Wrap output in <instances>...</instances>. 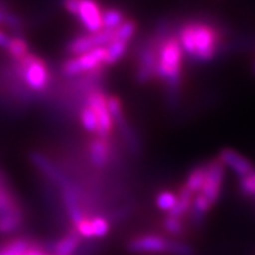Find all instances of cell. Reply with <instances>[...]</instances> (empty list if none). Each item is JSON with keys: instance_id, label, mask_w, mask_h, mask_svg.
Returning a JSON list of instances; mask_svg holds the SVG:
<instances>
[{"instance_id": "6da1fadb", "label": "cell", "mask_w": 255, "mask_h": 255, "mask_svg": "<svg viewBox=\"0 0 255 255\" xmlns=\"http://www.w3.org/2000/svg\"><path fill=\"white\" fill-rule=\"evenodd\" d=\"M228 34L223 25L203 20H189L176 30L182 52L194 63H210L229 50Z\"/></svg>"}, {"instance_id": "7a4b0ae2", "label": "cell", "mask_w": 255, "mask_h": 255, "mask_svg": "<svg viewBox=\"0 0 255 255\" xmlns=\"http://www.w3.org/2000/svg\"><path fill=\"white\" fill-rule=\"evenodd\" d=\"M9 64L14 76L34 94H43L48 90L52 74L43 59L29 52L20 60H9Z\"/></svg>"}, {"instance_id": "3957f363", "label": "cell", "mask_w": 255, "mask_h": 255, "mask_svg": "<svg viewBox=\"0 0 255 255\" xmlns=\"http://www.w3.org/2000/svg\"><path fill=\"white\" fill-rule=\"evenodd\" d=\"M106 68V50L104 47H97L80 56L69 57L68 60L64 61L61 64V74L68 80H71Z\"/></svg>"}, {"instance_id": "277c9868", "label": "cell", "mask_w": 255, "mask_h": 255, "mask_svg": "<svg viewBox=\"0 0 255 255\" xmlns=\"http://www.w3.org/2000/svg\"><path fill=\"white\" fill-rule=\"evenodd\" d=\"M225 175H227V169L218 158L206 163L205 182L199 193L207 199L212 207L218 203L220 198L223 186H224Z\"/></svg>"}, {"instance_id": "5b68a950", "label": "cell", "mask_w": 255, "mask_h": 255, "mask_svg": "<svg viewBox=\"0 0 255 255\" xmlns=\"http://www.w3.org/2000/svg\"><path fill=\"white\" fill-rule=\"evenodd\" d=\"M84 103L89 104L93 111L97 115L98 130L95 137L111 138L114 134V121L107 108V95L102 91V89H97L90 91L85 97Z\"/></svg>"}, {"instance_id": "8992f818", "label": "cell", "mask_w": 255, "mask_h": 255, "mask_svg": "<svg viewBox=\"0 0 255 255\" xmlns=\"http://www.w3.org/2000/svg\"><path fill=\"white\" fill-rule=\"evenodd\" d=\"M89 163L97 171H103L116 159V147L111 138L95 137L88 146Z\"/></svg>"}, {"instance_id": "52a82bcc", "label": "cell", "mask_w": 255, "mask_h": 255, "mask_svg": "<svg viewBox=\"0 0 255 255\" xmlns=\"http://www.w3.org/2000/svg\"><path fill=\"white\" fill-rule=\"evenodd\" d=\"M169 237L148 233L137 236L128 242V252L139 255H167Z\"/></svg>"}, {"instance_id": "ba28073f", "label": "cell", "mask_w": 255, "mask_h": 255, "mask_svg": "<svg viewBox=\"0 0 255 255\" xmlns=\"http://www.w3.org/2000/svg\"><path fill=\"white\" fill-rule=\"evenodd\" d=\"M102 10L97 0H81L77 18L88 34H94L103 30Z\"/></svg>"}, {"instance_id": "9c48e42d", "label": "cell", "mask_w": 255, "mask_h": 255, "mask_svg": "<svg viewBox=\"0 0 255 255\" xmlns=\"http://www.w3.org/2000/svg\"><path fill=\"white\" fill-rule=\"evenodd\" d=\"M218 159L222 161L225 169L228 168L229 171L233 172L239 178L246 177L255 171V167L252 161L231 147H225L220 150Z\"/></svg>"}, {"instance_id": "30bf717a", "label": "cell", "mask_w": 255, "mask_h": 255, "mask_svg": "<svg viewBox=\"0 0 255 255\" xmlns=\"http://www.w3.org/2000/svg\"><path fill=\"white\" fill-rule=\"evenodd\" d=\"M30 161L33 163V165L37 168L38 171L44 176V178L47 180L50 184L55 185L56 188H59L60 185H63L65 182V180L68 178V176H65L61 172V169L57 165H55L51 159H48L46 155H43L42 152L33 151L30 154Z\"/></svg>"}, {"instance_id": "8fae6325", "label": "cell", "mask_w": 255, "mask_h": 255, "mask_svg": "<svg viewBox=\"0 0 255 255\" xmlns=\"http://www.w3.org/2000/svg\"><path fill=\"white\" fill-rule=\"evenodd\" d=\"M82 240L84 239L72 227L61 239L44 244L43 246L51 255H74L80 249Z\"/></svg>"}, {"instance_id": "7c38bea8", "label": "cell", "mask_w": 255, "mask_h": 255, "mask_svg": "<svg viewBox=\"0 0 255 255\" xmlns=\"http://www.w3.org/2000/svg\"><path fill=\"white\" fill-rule=\"evenodd\" d=\"M25 222L24 208L20 207L13 211L0 215V235L7 236L22 228Z\"/></svg>"}, {"instance_id": "4fadbf2b", "label": "cell", "mask_w": 255, "mask_h": 255, "mask_svg": "<svg viewBox=\"0 0 255 255\" xmlns=\"http://www.w3.org/2000/svg\"><path fill=\"white\" fill-rule=\"evenodd\" d=\"M97 40H95L94 34H81L74 37L73 39L69 40L67 44V54L71 55L72 57L80 56V55L88 52V51L93 50V48H97Z\"/></svg>"}, {"instance_id": "5bb4252c", "label": "cell", "mask_w": 255, "mask_h": 255, "mask_svg": "<svg viewBox=\"0 0 255 255\" xmlns=\"http://www.w3.org/2000/svg\"><path fill=\"white\" fill-rule=\"evenodd\" d=\"M194 195L195 194H193L185 185H182L181 188H180V190H178L176 207L173 208L168 215L175 216V218L182 219V220H184V219L189 215V212H190L191 203H193Z\"/></svg>"}, {"instance_id": "9a60e30c", "label": "cell", "mask_w": 255, "mask_h": 255, "mask_svg": "<svg viewBox=\"0 0 255 255\" xmlns=\"http://www.w3.org/2000/svg\"><path fill=\"white\" fill-rule=\"evenodd\" d=\"M5 52H7L9 60H20L30 52V48H29L27 40L24 37H21V35L13 37L12 35L8 47L5 48Z\"/></svg>"}, {"instance_id": "2e32d148", "label": "cell", "mask_w": 255, "mask_h": 255, "mask_svg": "<svg viewBox=\"0 0 255 255\" xmlns=\"http://www.w3.org/2000/svg\"><path fill=\"white\" fill-rule=\"evenodd\" d=\"M106 50V65H115L119 60H121L128 51V43L123 40L114 39L104 47Z\"/></svg>"}, {"instance_id": "e0dca14e", "label": "cell", "mask_w": 255, "mask_h": 255, "mask_svg": "<svg viewBox=\"0 0 255 255\" xmlns=\"http://www.w3.org/2000/svg\"><path fill=\"white\" fill-rule=\"evenodd\" d=\"M205 176H206V163L201 165H197L195 168H193L189 175L186 176V180H185V186L189 189V190L193 193V194H198L201 191L202 186H203V182H205Z\"/></svg>"}, {"instance_id": "ac0fdd59", "label": "cell", "mask_w": 255, "mask_h": 255, "mask_svg": "<svg viewBox=\"0 0 255 255\" xmlns=\"http://www.w3.org/2000/svg\"><path fill=\"white\" fill-rule=\"evenodd\" d=\"M81 127L84 128L85 131H88L90 134H97L98 130V120L97 115L93 111V108L89 104L84 103V106L80 108V114H78Z\"/></svg>"}, {"instance_id": "d6986e66", "label": "cell", "mask_w": 255, "mask_h": 255, "mask_svg": "<svg viewBox=\"0 0 255 255\" xmlns=\"http://www.w3.org/2000/svg\"><path fill=\"white\" fill-rule=\"evenodd\" d=\"M89 222H90L91 240L102 239L104 236H107L110 229H111L110 219L106 218V216L91 215L89 216Z\"/></svg>"}, {"instance_id": "ffe728a7", "label": "cell", "mask_w": 255, "mask_h": 255, "mask_svg": "<svg viewBox=\"0 0 255 255\" xmlns=\"http://www.w3.org/2000/svg\"><path fill=\"white\" fill-rule=\"evenodd\" d=\"M125 21L124 13L120 9L116 8H107L102 10V22H103V29L108 30H115L118 29Z\"/></svg>"}, {"instance_id": "44dd1931", "label": "cell", "mask_w": 255, "mask_h": 255, "mask_svg": "<svg viewBox=\"0 0 255 255\" xmlns=\"http://www.w3.org/2000/svg\"><path fill=\"white\" fill-rule=\"evenodd\" d=\"M163 229L167 232L168 235L173 236V237H184L185 233H186L184 220L171 215H167V218L163 220Z\"/></svg>"}, {"instance_id": "7402d4cb", "label": "cell", "mask_w": 255, "mask_h": 255, "mask_svg": "<svg viewBox=\"0 0 255 255\" xmlns=\"http://www.w3.org/2000/svg\"><path fill=\"white\" fill-rule=\"evenodd\" d=\"M135 31H137V22L134 20H125L118 29H115L114 39L129 43V40L134 37Z\"/></svg>"}, {"instance_id": "603a6c76", "label": "cell", "mask_w": 255, "mask_h": 255, "mask_svg": "<svg viewBox=\"0 0 255 255\" xmlns=\"http://www.w3.org/2000/svg\"><path fill=\"white\" fill-rule=\"evenodd\" d=\"M167 255H195V249L182 240L169 239Z\"/></svg>"}, {"instance_id": "cb8c5ba5", "label": "cell", "mask_w": 255, "mask_h": 255, "mask_svg": "<svg viewBox=\"0 0 255 255\" xmlns=\"http://www.w3.org/2000/svg\"><path fill=\"white\" fill-rule=\"evenodd\" d=\"M176 203H177V195L175 193H172V191H160L158 195H156V198H155V205L159 210L164 212H169L176 207Z\"/></svg>"}, {"instance_id": "d4e9b609", "label": "cell", "mask_w": 255, "mask_h": 255, "mask_svg": "<svg viewBox=\"0 0 255 255\" xmlns=\"http://www.w3.org/2000/svg\"><path fill=\"white\" fill-rule=\"evenodd\" d=\"M107 108L110 115H111L112 121H115V124L125 119L123 103H121L120 98L116 97V95H107Z\"/></svg>"}, {"instance_id": "484cf974", "label": "cell", "mask_w": 255, "mask_h": 255, "mask_svg": "<svg viewBox=\"0 0 255 255\" xmlns=\"http://www.w3.org/2000/svg\"><path fill=\"white\" fill-rule=\"evenodd\" d=\"M239 189L244 197L250 201L255 199V171L246 177L239 178Z\"/></svg>"}, {"instance_id": "4316f807", "label": "cell", "mask_w": 255, "mask_h": 255, "mask_svg": "<svg viewBox=\"0 0 255 255\" xmlns=\"http://www.w3.org/2000/svg\"><path fill=\"white\" fill-rule=\"evenodd\" d=\"M80 1L81 0H61L64 9L73 17H77L78 9H80Z\"/></svg>"}, {"instance_id": "83f0119b", "label": "cell", "mask_w": 255, "mask_h": 255, "mask_svg": "<svg viewBox=\"0 0 255 255\" xmlns=\"http://www.w3.org/2000/svg\"><path fill=\"white\" fill-rule=\"evenodd\" d=\"M12 38L9 33H7V30H4L3 27H0V48H5L8 47V44H9V40Z\"/></svg>"}, {"instance_id": "f1b7e54d", "label": "cell", "mask_w": 255, "mask_h": 255, "mask_svg": "<svg viewBox=\"0 0 255 255\" xmlns=\"http://www.w3.org/2000/svg\"><path fill=\"white\" fill-rule=\"evenodd\" d=\"M252 71H253V74H254V77H255V59H254V61H253V67H252Z\"/></svg>"}]
</instances>
